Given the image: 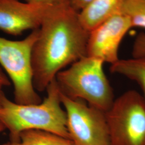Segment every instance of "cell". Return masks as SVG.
Segmentation results:
<instances>
[{"instance_id":"cell-1","label":"cell","mask_w":145,"mask_h":145,"mask_svg":"<svg viewBox=\"0 0 145 145\" xmlns=\"http://www.w3.org/2000/svg\"><path fill=\"white\" fill-rule=\"evenodd\" d=\"M90 32L68 0L52 5L38 29L31 52L33 84L43 92L57 73L87 56Z\"/></svg>"},{"instance_id":"cell-2","label":"cell","mask_w":145,"mask_h":145,"mask_svg":"<svg viewBox=\"0 0 145 145\" xmlns=\"http://www.w3.org/2000/svg\"><path fill=\"white\" fill-rule=\"evenodd\" d=\"M47 96L41 103H16L0 94V121L9 131L11 143L18 141L24 131L39 130L69 139L67 116L61 107L60 91L54 79L47 87Z\"/></svg>"},{"instance_id":"cell-3","label":"cell","mask_w":145,"mask_h":145,"mask_svg":"<svg viewBox=\"0 0 145 145\" xmlns=\"http://www.w3.org/2000/svg\"><path fill=\"white\" fill-rule=\"evenodd\" d=\"M104 64L101 59L87 56L73 63L56 76L60 91L69 99L82 100L107 112L115 98L104 72Z\"/></svg>"},{"instance_id":"cell-4","label":"cell","mask_w":145,"mask_h":145,"mask_svg":"<svg viewBox=\"0 0 145 145\" xmlns=\"http://www.w3.org/2000/svg\"><path fill=\"white\" fill-rule=\"evenodd\" d=\"M38 29L24 39L12 40L0 37V66L14 84V100L21 104H38L42 99L33 84L31 52Z\"/></svg>"},{"instance_id":"cell-5","label":"cell","mask_w":145,"mask_h":145,"mask_svg":"<svg viewBox=\"0 0 145 145\" xmlns=\"http://www.w3.org/2000/svg\"><path fill=\"white\" fill-rule=\"evenodd\" d=\"M110 145H145V99L135 90L115 99L105 112Z\"/></svg>"},{"instance_id":"cell-6","label":"cell","mask_w":145,"mask_h":145,"mask_svg":"<svg viewBox=\"0 0 145 145\" xmlns=\"http://www.w3.org/2000/svg\"><path fill=\"white\" fill-rule=\"evenodd\" d=\"M60 97L67 116L69 139L74 145H110L105 112L61 92Z\"/></svg>"},{"instance_id":"cell-7","label":"cell","mask_w":145,"mask_h":145,"mask_svg":"<svg viewBox=\"0 0 145 145\" xmlns=\"http://www.w3.org/2000/svg\"><path fill=\"white\" fill-rule=\"evenodd\" d=\"M132 28L129 18L116 14L103 22L89 33L87 56L96 57L112 65L119 59V47Z\"/></svg>"},{"instance_id":"cell-8","label":"cell","mask_w":145,"mask_h":145,"mask_svg":"<svg viewBox=\"0 0 145 145\" xmlns=\"http://www.w3.org/2000/svg\"><path fill=\"white\" fill-rule=\"evenodd\" d=\"M52 5L0 0V30L16 36L38 29Z\"/></svg>"},{"instance_id":"cell-9","label":"cell","mask_w":145,"mask_h":145,"mask_svg":"<svg viewBox=\"0 0 145 145\" xmlns=\"http://www.w3.org/2000/svg\"><path fill=\"white\" fill-rule=\"evenodd\" d=\"M125 0H93L79 12L83 26L92 31L111 16L120 13Z\"/></svg>"},{"instance_id":"cell-10","label":"cell","mask_w":145,"mask_h":145,"mask_svg":"<svg viewBox=\"0 0 145 145\" xmlns=\"http://www.w3.org/2000/svg\"><path fill=\"white\" fill-rule=\"evenodd\" d=\"M110 72L133 81L140 86L145 99V56L120 59L110 68Z\"/></svg>"},{"instance_id":"cell-11","label":"cell","mask_w":145,"mask_h":145,"mask_svg":"<svg viewBox=\"0 0 145 145\" xmlns=\"http://www.w3.org/2000/svg\"><path fill=\"white\" fill-rule=\"evenodd\" d=\"M10 145H75L69 139L51 132L29 130L21 132L18 141Z\"/></svg>"},{"instance_id":"cell-12","label":"cell","mask_w":145,"mask_h":145,"mask_svg":"<svg viewBox=\"0 0 145 145\" xmlns=\"http://www.w3.org/2000/svg\"><path fill=\"white\" fill-rule=\"evenodd\" d=\"M119 14L129 18L132 27L145 30V0H125Z\"/></svg>"},{"instance_id":"cell-13","label":"cell","mask_w":145,"mask_h":145,"mask_svg":"<svg viewBox=\"0 0 145 145\" xmlns=\"http://www.w3.org/2000/svg\"><path fill=\"white\" fill-rule=\"evenodd\" d=\"M132 54L133 57L145 56V33H139L135 37Z\"/></svg>"},{"instance_id":"cell-14","label":"cell","mask_w":145,"mask_h":145,"mask_svg":"<svg viewBox=\"0 0 145 145\" xmlns=\"http://www.w3.org/2000/svg\"><path fill=\"white\" fill-rule=\"evenodd\" d=\"M93 0H68L74 9L80 12L86 8Z\"/></svg>"},{"instance_id":"cell-15","label":"cell","mask_w":145,"mask_h":145,"mask_svg":"<svg viewBox=\"0 0 145 145\" xmlns=\"http://www.w3.org/2000/svg\"><path fill=\"white\" fill-rule=\"evenodd\" d=\"M63 0H24L26 2H29L36 4H42L47 5H56Z\"/></svg>"},{"instance_id":"cell-16","label":"cell","mask_w":145,"mask_h":145,"mask_svg":"<svg viewBox=\"0 0 145 145\" xmlns=\"http://www.w3.org/2000/svg\"><path fill=\"white\" fill-rule=\"evenodd\" d=\"M0 84L3 86H9L11 84L10 80L6 75L5 72L0 66Z\"/></svg>"},{"instance_id":"cell-17","label":"cell","mask_w":145,"mask_h":145,"mask_svg":"<svg viewBox=\"0 0 145 145\" xmlns=\"http://www.w3.org/2000/svg\"><path fill=\"white\" fill-rule=\"evenodd\" d=\"M5 125L2 124V123L0 121V133L4 131L5 130ZM0 145H10V142L7 143V144H1Z\"/></svg>"},{"instance_id":"cell-18","label":"cell","mask_w":145,"mask_h":145,"mask_svg":"<svg viewBox=\"0 0 145 145\" xmlns=\"http://www.w3.org/2000/svg\"><path fill=\"white\" fill-rule=\"evenodd\" d=\"M3 86L2 85V84H0V94L1 93H2V87H3Z\"/></svg>"}]
</instances>
